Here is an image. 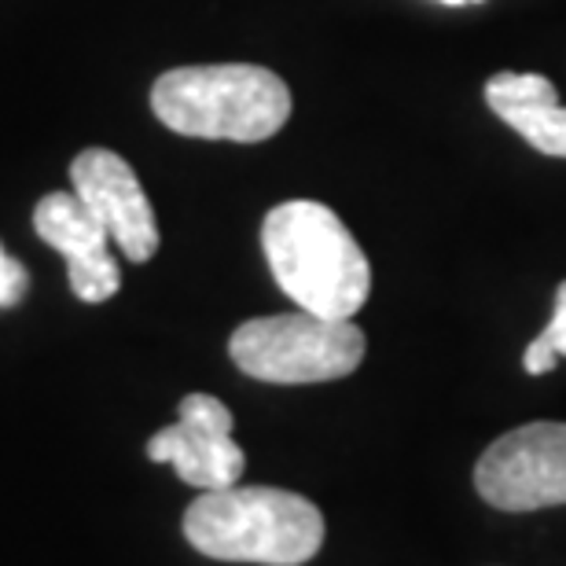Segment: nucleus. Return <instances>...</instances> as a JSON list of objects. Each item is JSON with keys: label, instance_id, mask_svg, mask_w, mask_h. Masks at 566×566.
<instances>
[{"label": "nucleus", "instance_id": "8", "mask_svg": "<svg viewBox=\"0 0 566 566\" xmlns=\"http://www.w3.org/2000/svg\"><path fill=\"white\" fill-rule=\"evenodd\" d=\"M485 104L541 155L566 158V107L545 74H493L485 82Z\"/></svg>", "mask_w": 566, "mask_h": 566}, {"label": "nucleus", "instance_id": "4", "mask_svg": "<svg viewBox=\"0 0 566 566\" xmlns=\"http://www.w3.org/2000/svg\"><path fill=\"white\" fill-rule=\"evenodd\" d=\"M368 349L365 332L354 321L294 310L276 316H254L229 338V357L243 376L276 387L346 379L360 368Z\"/></svg>", "mask_w": 566, "mask_h": 566}, {"label": "nucleus", "instance_id": "11", "mask_svg": "<svg viewBox=\"0 0 566 566\" xmlns=\"http://www.w3.org/2000/svg\"><path fill=\"white\" fill-rule=\"evenodd\" d=\"M563 357H566V280L559 283V291H556V305H552V316H548L545 332H541L534 343L526 346L523 368L530 371V376H548V371L556 368Z\"/></svg>", "mask_w": 566, "mask_h": 566}, {"label": "nucleus", "instance_id": "5", "mask_svg": "<svg viewBox=\"0 0 566 566\" xmlns=\"http://www.w3.org/2000/svg\"><path fill=\"white\" fill-rule=\"evenodd\" d=\"M474 490L501 512H537L566 504V423H526L482 452Z\"/></svg>", "mask_w": 566, "mask_h": 566}, {"label": "nucleus", "instance_id": "2", "mask_svg": "<svg viewBox=\"0 0 566 566\" xmlns=\"http://www.w3.org/2000/svg\"><path fill=\"white\" fill-rule=\"evenodd\" d=\"M185 537L196 552L221 563L302 566L324 545V515L298 493L229 485L188 504Z\"/></svg>", "mask_w": 566, "mask_h": 566}, {"label": "nucleus", "instance_id": "12", "mask_svg": "<svg viewBox=\"0 0 566 566\" xmlns=\"http://www.w3.org/2000/svg\"><path fill=\"white\" fill-rule=\"evenodd\" d=\"M27 291H30L27 269H22V262H15V258L0 247V310L19 305L22 298H27Z\"/></svg>", "mask_w": 566, "mask_h": 566}, {"label": "nucleus", "instance_id": "3", "mask_svg": "<svg viewBox=\"0 0 566 566\" xmlns=\"http://www.w3.org/2000/svg\"><path fill=\"white\" fill-rule=\"evenodd\" d=\"M151 111L180 137L262 144L287 126L291 88L254 63L177 66L151 85Z\"/></svg>", "mask_w": 566, "mask_h": 566}, {"label": "nucleus", "instance_id": "10", "mask_svg": "<svg viewBox=\"0 0 566 566\" xmlns=\"http://www.w3.org/2000/svg\"><path fill=\"white\" fill-rule=\"evenodd\" d=\"M66 276H71V291L88 305H99L107 298H115L122 287V273L118 262L111 251L77 258V262H66Z\"/></svg>", "mask_w": 566, "mask_h": 566}, {"label": "nucleus", "instance_id": "7", "mask_svg": "<svg viewBox=\"0 0 566 566\" xmlns=\"http://www.w3.org/2000/svg\"><path fill=\"white\" fill-rule=\"evenodd\" d=\"M71 185L129 262H151L158 254V221L126 158L107 147H85L71 163Z\"/></svg>", "mask_w": 566, "mask_h": 566}, {"label": "nucleus", "instance_id": "6", "mask_svg": "<svg viewBox=\"0 0 566 566\" xmlns=\"http://www.w3.org/2000/svg\"><path fill=\"white\" fill-rule=\"evenodd\" d=\"M147 460L169 463L180 482L196 485L202 493L240 485V474L247 468L243 449L232 438L229 405L210 394H188L180 401L177 423L163 427L147 441Z\"/></svg>", "mask_w": 566, "mask_h": 566}, {"label": "nucleus", "instance_id": "1", "mask_svg": "<svg viewBox=\"0 0 566 566\" xmlns=\"http://www.w3.org/2000/svg\"><path fill=\"white\" fill-rule=\"evenodd\" d=\"M262 251L280 291L305 313L354 321L371 291L368 258L343 218L316 199H287L265 213Z\"/></svg>", "mask_w": 566, "mask_h": 566}, {"label": "nucleus", "instance_id": "13", "mask_svg": "<svg viewBox=\"0 0 566 566\" xmlns=\"http://www.w3.org/2000/svg\"><path fill=\"white\" fill-rule=\"evenodd\" d=\"M441 4H474V0H441Z\"/></svg>", "mask_w": 566, "mask_h": 566}, {"label": "nucleus", "instance_id": "9", "mask_svg": "<svg viewBox=\"0 0 566 566\" xmlns=\"http://www.w3.org/2000/svg\"><path fill=\"white\" fill-rule=\"evenodd\" d=\"M33 229L66 262L111 251V235L93 218V210L85 207L77 191H52V196H44L38 210H33Z\"/></svg>", "mask_w": 566, "mask_h": 566}]
</instances>
